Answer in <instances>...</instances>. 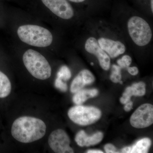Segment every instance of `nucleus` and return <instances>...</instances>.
Listing matches in <instances>:
<instances>
[{"mask_svg": "<svg viewBox=\"0 0 153 153\" xmlns=\"http://www.w3.org/2000/svg\"><path fill=\"white\" fill-rule=\"evenodd\" d=\"M150 6L151 10L152 13H153V0H150Z\"/></svg>", "mask_w": 153, "mask_h": 153, "instance_id": "obj_26", "label": "nucleus"}, {"mask_svg": "<svg viewBox=\"0 0 153 153\" xmlns=\"http://www.w3.org/2000/svg\"><path fill=\"white\" fill-rule=\"evenodd\" d=\"M131 124L137 128L148 127L153 123V106L145 103L139 107L130 118Z\"/></svg>", "mask_w": 153, "mask_h": 153, "instance_id": "obj_6", "label": "nucleus"}, {"mask_svg": "<svg viewBox=\"0 0 153 153\" xmlns=\"http://www.w3.org/2000/svg\"><path fill=\"white\" fill-rule=\"evenodd\" d=\"M131 62V57L128 55H124L121 59H119L117 61V64L121 68L129 67Z\"/></svg>", "mask_w": 153, "mask_h": 153, "instance_id": "obj_19", "label": "nucleus"}, {"mask_svg": "<svg viewBox=\"0 0 153 153\" xmlns=\"http://www.w3.org/2000/svg\"><path fill=\"white\" fill-rule=\"evenodd\" d=\"M121 68L119 66L113 65L111 68V73L110 75V79L113 82L118 83L121 81Z\"/></svg>", "mask_w": 153, "mask_h": 153, "instance_id": "obj_17", "label": "nucleus"}, {"mask_svg": "<svg viewBox=\"0 0 153 153\" xmlns=\"http://www.w3.org/2000/svg\"><path fill=\"white\" fill-rule=\"evenodd\" d=\"M68 115L74 123L81 126H87L95 123L100 119V110L93 106L76 105L68 110Z\"/></svg>", "mask_w": 153, "mask_h": 153, "instance_id": "obj_5", "label": "nucleus"}, {"mask_svg": "<svg viewBox=\"0 0 153 153\" xmlns=\"http://www.w3.org/2000/svg\"><path fill=\"white\" fill-rule=\"evenodd\" d=\"M98 91L95 88L81 89L76 92L72 98L73 102L77 105L82 104L89 98H93L98 95Z\"/></svg>", "mask_w": 153, "mask_h": 153, "instance_id": "obj_15", "label": "nucleus"}, {"mask_svg": "<svg viewBox=\"0 0 153 153\" xmlns=\"http://www.w3.org/2000/svg\"><path fill=\"white\" fill-rule=\"evenodd\" d=\"M41 1L57 17L69 20L74 16L73 7L68 0H41Z\"/></svg>", "mask_w": 153, "mask_h": 153, "instance_id": "obj_8", "label": "nucleus"}, {"mask_svg": "<svg viewBox=\"0 0 153 153\" xmlns=\"http://www.w3.org/2000/svg\"><path fill=\"white\" fill-rule=\"evenodd\" d=\"M94 80L95 78L91 72L87 69L82 70L71 82L70 91L71 93H75L82 89L85 85L93 83Z\"/></svg>", "mask_w": 153, "mask_h": 153, "instance_id": "obj_11", "label": "nucleus"}, {"mask_svg": "<svg viewBox=\"0 0 153 153\" xmlns=\"http://www.w3.org/2000/svg\"><path fill=\"white\" fill-rule=\"evenodd\" d=\"M47 126L43 120L32 117L17 118L11 128L12 136L16 140L28 143L41 139L46 134Z\"/></svg>", "mask_w": 153, "mask_h": 153, "instance_id": "obj_1", "label": "nucleus"}, {"mask_svg": "<svg viewBox=\"0 0 153 153\" xmlns=\"http://www.w3.org/2000/svg\"><path fill=\"white\" fill-rule=\"evenodd\" d=\"M97 42L100 47L111 58L117 57L125 52V46L120 41L101 38L98 39Z\"/></svg>", "mask_w": 153, "mask_h": 153, "instance_id": "obj_10", "label": "nucleus"}, {"mask_svg": "<svg viewBox=\"0 0 153 153\" xmlns=\"http://www.w3.org/2000/svg\"><path fill=\"white\" fill-rule=\"evenodd\" d=\"M152 145V141L148 138H144L130 146L126 147L121 150L124 153H146Z\"/></svg>", "mask_w": 153, "mask_h": 153, "instance_id": "obj_14", "label": "nucleus"}, {"mask_svg": "<svg viewBox=\"0 0 153 153\" xmlns=\"http://www.w3.org/2000/svg\"><path fill=\"white\" fill-rule=\"evenodd\" d=\"M48 143L52 150L57 153H73L70 146V140L68 135L61 129L55 130L51 133L48 139Z\"/></svg>", "mask_w": 153, "mask_h": 153, "instance_id": "obj_7", "label": "nucleus"}, {"mask_svg": "<svg viewBox=\"0 0 153 153\" xmlns=\"http://www.w3.org/2000/svg\"><path fill=\"white\" fill-rule=\"evenodd\" d=\"M88 153H103L102 151L99 150H89L87 151Z\"/></svg>", "mask_w": 153, "mask_h": 153, "instance_id": "obj_24", "label": "nucleus"}, {"mask_svg": "<svg viewBox=\"0 0 153 153\" xmlns=\"http://www.w3.org/2000/svg\"><path fill=\"white\" fill-rule=\"evenodd\" d=\"M71 74L70 69L67 66H62L57 73V77L64 81H67L70 79Z\"/></svg>", "mask_w": 153, "mask_h": 153, "instance_id": "obj_18", "label": "nucleus"}, {"mask_svg": "<svg viewBox=\"0 0 153 153\" xmlns=\"http://www.w3.org/2000/svg\"><path fill=\"white\" fill-rule=\"evenodd\" d=\"M12 85L8 77L0 71V98H5L11 93Z\"/></svg>", "mask_w": 153, "mask_h": 153, "instance_id": "obj_16", "label": "nucleus"}, {"mask_svg": "<svg viewBox=\"0 0 153 153\" xmlns=\"http://www.w3.org/2000/svg\"><path fill=\"white\" fill-rule=\"evenodd\" d=\"M104 150L107 153H118L117 148L111 144H107L104 146Z\"/></svg>", "mask_w": 153, "mask_h": 153, "instance_id": "obj_21", "label": "nucleus"}, {"mask_svg": "<svg viewBox=\"0 0 153 153\" xmlns=\"http://www.w3.org/2000/svg\"><path fill=\"white\" fill-rule=\"evenodd\" d=\"M68 1L75 3H80L83 2L85 0H68Z\"/></svg>", "mask_w": 153, "mask_h": 153, "instance_id": "obj_25", "label": "nucleus"}, {"mask_svg": "<svg viewBox=\"0 0 153 153\" xmlns=\"http://www.w3.org/2000/svg\"><path fill=\"white\" fill-rule=\"evenodd\" d=\"M23 61L27 70L37 79L45 80L49 78L52 68L46 58L41 53L29 49L24 53Z\"/></svg>", "mask_w": 153, "mask_h": 153, "instance_id": "obj_3", "label": "nucleus"}, {"mask_svg": "<svg viewBox=\"0 0 153 153\" xmlns=\"http://www.w3.org/2000/svg\"><path fill=\"white\" fill-rule=\"evenodd\" d=\"M133 103L130 100L128 102L126 103L125 104L124 107V109L126 111H129L133 108Z\"/></svg>", "mask_w": 153, "mask_h": 153, "instance_id": "obj_23", "label": "nucleus"}, {"mask_svg": "<svg viewBox=\"0 0 153 153\" xmlns=\"http://www.w3.org/2000/svg\"><path fill=\"white\" fill-rule=\"evenodd\" d=\"M128 71L130 74L133 75V76L137 75L139 72L138 69L136 66H133V67H128Z\"/></svg>", "mask_w": 153, "mask_h": 153, "instance_id": "obj_22", "label": "nucleus"}, {"mask_svg": "<svg viewBox=\"0 0 153 153\" xmlns=\"http://www.w3.org/2000/svg\"><path fill=\"white\" fill-rule=\"evenodd\" d=\"M91 65H92V66H93L94 63H92V62H91Z\"/></svg>", "mask_w": 153, "mask_h": 153, "instance_id": "obj_27", "label": "nucleus"}, {"mask_svg": "<svg viewBox=\"0 0 153 153\" xmlns=\"http://www.w3.org/2000/svg\"><path fill=\"white\" fill-rule=\"evenodd\" d=\"M85 50L95 55L98 59L100 65L102 69L107 71L110 67V58L108 55L100 47L96 38L90 37L86 40L85 45Z\"/></svg>", "mask_w": 153, "mask_h": 153, "instance_id": "obj_9", "label": "nucleus"}, {"mask_svg": "<svg viewBox=\"0 0 153 153\" xmlns=\"http://www.w3.org/2000/svg\"><path fill=\"white\" fill-rule=\"evenodd\" d=\"M103 134L101 132H97L91 136H88L83 130L78 132L75 137L77 144L80 147L90 146L97 144L101 141Z\"/></svg>", "mask_w": 153, "mask_h": 153, "instance_id": "obj_12", "label": "nucleus"}, {"mask_svg": "<svg viewBox=\"0 0 153 153\" xmlns=\"http://www.w3.org/2000/svg\"><path fill=\"white\" fill-rule=\"evenodd\" d=\"M127 27L130 36L137 46L144 47L150 43L152 33L149 25L144 19L137 16L131 17L128 22Z\"/></svg>", "mask_w": 153, "mask_h": 153, "instance_id": "obj_4", "label": "nucleus"}, {"mask_svg": "<svg viewBox=\"0 0 153 153\" xmlns=\"http://www.w3.org/2000/svg\"><path fill=\"white\" fill-rule=\"evenodd\" d=\"M55 85L56 88L63 92H66L68 89V86L66 83L63 82L62 79L58 77H57L55 79Z\"/></svg>", "mask_w": 153, "mask_h": 153, "instance_id": "obj_20", "label": "nucleus"}, {"mask_svg": "<svg viewBox=\"0 0 153 153\" xmlns=\"http://www.w3.org/2000/svg\"><path fill=\"white\" fill-rule=\"evenodd\" d=\"M18 37L25 44L38 47H47L52 44L53 36L46 28L38 25H22L17 30Z\"/></svg>", "mask_w": 153, "mask_h": 153, "instance_id": "obj_2", "label": "nucleus"}, {"mask_svg": "<svg viewBox=\"0 0 153 153\" xmlns=\"http://www.w3.org/2000/svg\"><path fill=\"white\" fill-rule=\"evenodd\" d=\"M146 84L144 82H140L133 84L131 86L127 87L120 98V102L122 104L126 103L131 100L132 96L141 97L146 94Z\"/></svg>", "mask_w": 153, "mask_h": 153, "instance_id": "obj_13", "label": "nucleus"}]
</instances>
